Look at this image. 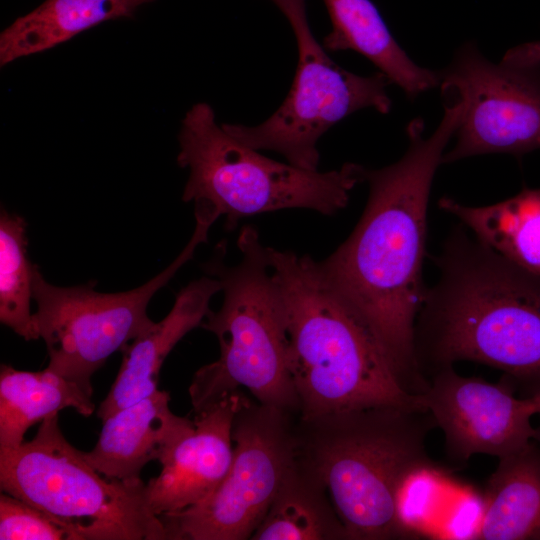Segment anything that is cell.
Wrapping results in <instances>:
<instances>
[{"instance_id":"cell-23","label":"cell","mask_w":540,"mask_h":540,"mask_svg":"<svg viewBox=\"0 0 540 540\" xmlns=\"http://www.w3.org/2000/svg\"><path fill=\"white\" fill-rule=\"evenodd\" d=\"M1 540H74L61 521L4 492L0 495Z\"/></svg>"},{"instance_id":"cell-4","label":"cell","mask_w":540,"mask_h":540,"mask_svg":"<svg viewBox=\"0 0 540 540\" xmlns=\"http://www.w3.org/2000/svg\"><path fill=\"white\" fill-rule=\"evenodd\" d=\"M241 260L235 266L219 259L206 265L218 278L223 303L201 326L215 334L219 358L194 375L189 394L195 413L247 388L262 405L283 410L298 405L292 381L288 336L279 288L265 246L252 226L239 234Z\"/></svg>"},{"instance_id":"cell-16","label":"cell","mask_w":540,"mask_h":540,"mask_svg":"<svg viewBox=\"0 0 540 540\" xmlns=\"http://www.w3.org/2000/svg\"><path fill=\"white\" fill-rule=\"evenodd\" d=\"M332 30L323 39L327 51L352 50L371 61L409 99L440 85L439 71L417 65L390 33L370 0H324Z\"/></svg>"},{"instance_id":"cell-6","label":"cell","mask_w":540,"mask_h":540,"mask_svg":"<svg viewBox=\"0 0 540 540\" xmlns=\"http://www.w3.org/2000/svg\"><path fill=\"white\" fill-rule=\"evenodd\" d=\"M316 474L328 489L350 539H402L396 519L400 484L434 463L426 438L436 426L428 409L384 407L327 419Z\"/></svg>"},{"instance_id":"cell-12","label":"cell","mask_w":540,"mask_h":540,"mask_svg":"<svg viewBox=\"0 0 540 540\" xmlns=\"http://www.w3.org/2000/svg\"><path fill=\"white\" fill-rule=\"evenodd\" d=\"M428 381L423 400L444 434L446 456L455 464H465L476 454L499 459L532 440L531 401L517 397L505 379L491 383L462 376L449 366Z\"/></svg>"},{"instance_id":"cell-3","label":"cell","mask_w":540,"mask_h":540,"mask_svg":"<svg viewBox=\"0 0 540 540\" xmlns=\"http://www.w3.org/2000/svg\"><path fill=\"white\" fill-rule=\"evenodd\" d=\"M281 295L289 368L307 421L384 407L422 408L380 344L325 278L319 262L265 246Z\"/></svg>"},{"instance_id":"cell-5","label":"cell","mask_w":540,"mask_h":540,"mask_svg":"<svg viewBox=\"0 0 540 540\" xmlns=\"http://www.w3.org/2000/svg\"><path fill=\"white\" fill-rule=\"evenodd\" d=\"M179 145L178 164L189 169L182 199L193 201L194 211L225 216L227 230L244 217L281 209L334 215L365 179L366 168L356 163L320 172L265 157L218 125L204 102L183 118Z\"/></svg>"},{"instance_id":"cell-17","label":"cell","mask_w":540,"mask_h":540,"mask_svg":"<svg viewBox=\"0 0 540 540\" xmlns=\"http://www.w3.org/2000/svg\"><path fill=\"white\" fill-rule=\"evenodd\" d=\"M474 540H540V448L533 440L499 458Z\"/></svg>"},{"instance_id":"cell-11","label":"cell","mask_w":540,"mask_h":540,"mask_svg":"<svg viewBox=\"0 0 540 540\" xmlns=\"http://www.w3.org/2000/svg\"><path fill=\"white\" fill-rule=\"evenodd\" d=\"M281 411L248 402L233 428V460L218 487L200 503L159 516L172 540H242L254 534L293 470V444Z\"/></svg>"},{"instance_id":"cell-14","label":"cell","mask_w":540,"mask_h":540,"mask_svg":"<svg viewBox=\"0 0 540 540\" xmlns=\"http://www.w3.org/2000/svg\"><path fill=\"white\" fill-rule=\"evenodd\" d=\"M169 401V393L157 389L103 420L95 447L83 452L86 461L106 478L141 480L148 462H161L194 429V421L175 415Z\"/></svg>"},{"instance_id":"cell-8","label":"cell","mask_w":540,"mask_h":540,"mask_svg":"<svg viewBox=\"0 0 540 540\" xmlns=\"http://www.w3.org/2000/svg\"><path fill=\"white\" fill-rule=\"evenodd\" d=\"M272 1L286 16L297 41L298 64L291 88L279 108L261 124L222 126L252 149L275 151L292 165L318 170L321 136L358 110L373 108L387 114L391 82L380 71L361 76L337 65L311 31L305 0Z\"/></svg>"},{"instance_id":"cell-18","label":"cell","mask_w":540,"mask_h":540,"mask_svg":"<svg viewBox=\"0 0 540 540\" xmlns=\"http://www.w3.org/2000/svg\"><path fill=\"white\" fill-rule=\"evenodd\" d=\"M153 0H46L0 35V64L44 52L102 22L132 17Z\"/></svg>"},{"instance_id":"cell-20","label":"cell","mask_w":540,"mask_h":540,"mask_svg":"<svg viewBox=\"0 0 540 540\" xmlns=\"http://www.w3.org/2000/svg\"><path fill=\"white\" fill-rule=\"evenodd\" d=\"M438 205L483 243L540 277V188L492 205L470 206L450 197Z\"/></svg>"},{"instance_id":"cell-10","label":"cell","mask_w":540,"mask_h":540,"mask_svg":"<svg viewBox=\"0 0 540 540\" xmlns=\"http://www.w3.org/2000/svg\"><path fill=\"white\" fill-rule=\"evenodd\" d=\"M439 73L444 99L463 104L456 143L442 164L540 149V42L517 45L498 63L466 43Z\"/></svg>"},{"instance_id":"cell-13","label":"cell","mask_w":540,"mask_h":540,"mask_svg":"<svg viewBox=\"0 0 540 540\" xmlns=\"http://www.w3.org/2000/svg\"><path fill=\"white\" fill-rule=\"evenodd\" d=\"M246 403L234 392L195 413L192 432L160 462V474L146 484L148 504L155 515L194 506L218 487L233 460L234 419Z\"/></svg>"},{"instance_id":"cell-15","label":"cell","mask_w":540,"mask_h":540,"mask_svg":"<svg viewBox=\"0 0 540 540\" xmlns=\"http://www.w3.org/2000/svg\"><path fill=\"white\" fill-rule=\"evenodd\" d=\"M221 289L219 279L212 275L193 280L176 295L161 321L122 348L120 369L97 411L102 421L157 390L165 358L189 331L201 325L210 312L211 298Z\"/></svg>"},{"instance_id":"cell-2","label":"cell","mask_w":540,"mask_h":540,"mask_svg":"<svg viewBox=\"0 0 540 540\" xmlns=\"http://www.w3.org/2000/svg\"><path fill=\"white\" fill-rule=\"evenodd\" d=\"M414 328V355L428 380L459 361L498 369L521 398L540 394V277L454 227L434 257Z\"/></svg>"},{"instance_id":"cell-25","label":"cell","mask_w":540,"mask_h":540,"mask_svg":"<svg viewBox=\"0 0 540 540\" xmlns=\"http://www.w3.org/2000/svg\"><path fill=\"white\" fill-rule=\"evenodd\" d=\"M540 416V415H539ZM532 440L539 446L540 448V422L539 425L535 427V432L533 435Z\"/></svg>"},{"instance_id":"cell-1","label":"cell","mask_w":540,"mask_h":540,"mask_svg":"<svg viewBox=\"0 0 540 540\" xmlns=\"http://www.w3.org/2000/svg\"><path fill=\"white\" fill-rule=\"evenodd\" d=\"M462 114L461 102H446L429 136L422 119L409 122L405 154L383 168H366L369 195L363 214L350 236L319 262L328 283L372 332L403 387L414 395L429 386L414 355V328L427 288L428 201Z\"/></svg>"},{"instance_id":"cell-22","label":"cell","mask_w":540,"mask_h":540,"mask_svg":"<svg viewBox=\"0 0 540 540\" xmlns=\"http://www.w3.org/2000/svg\"><path fill=\"white\" fill-rule=\"evenodd\" d=\"M346 537L340 522L326 521L317 499L293 484V470L252 535L256 540H319Z\"/></svg>"},{"instance_id":"cell-7","label":"cell","mask_w":540,"mask_h":540,"mask_svg":"<svg viewBox=\"0 0 540 540\" xmlns=\"http://www.w3.org/2000/svg\"><path fill=\"white\" fill-rule=\"evenodd\" d=\"M64 437L58 414L35 436L0 448L1 490L64 523L74 540H166L142 480L105 479Z\"/></svg>"},{"instance_id":"cell-19","label":"cell","mask_w":540,"mask_h":540,"mask_svg":"<svg viewBox=\"0 0 540 540\" xmlns=\"http://www.w3.org/2000/svg\"><path fill=\"white\" fill-rule=\"evenodd\" d=\"M66 408L88 417L95 405L91 394L48 368L32 372L1 365L0 448L19 446L31 426Z\"/></svg>"},{"instance_id":"cell-24","label":"cell","mask_w":540,"mask_h":540,"mask_svg":"<svg viewBox=\"0 0 540 540\" xmlns=\"http://www.w3.org/2000/svg\"><path fill=\"white\" fill-rule=\"evenodd\" d=\"M535 415H540V394L529 398Z\"/></svg>"},{"instance_id":"cell-21","label":"cell","mask_w":540,"mask_h":540,"mask_svg":"<svg viewBox=\"0 0 540 540\" xmlns=\"http://www.w3.org/2000/svg\"><path fill=\"white\" fill-rule=\"evenodd\" d=\"M33 268L27 257L26 223L16 214L0 216V321L25 340L38 339L30 300Z\"/></svg>"},{"instance_id":"cell-9","label":"cell","mask_w":540,"mask_h":540,"mask_svg":"<svg viewBox=\"0 0 540 540\" xmlns=\"http://www.w3.org/2000/svg\"><path fill=\"white\" fill-rule=\"evenodd\" d=\"M194 232L177 258L151 280L129 291L102 293L89 284L58 287L33 268V314L36 329L47 347L48 369L93 394L92 375L108 357L150 328L147 306L206 242L213 221L196 217Z\"/></svg>"}]
</instances>
